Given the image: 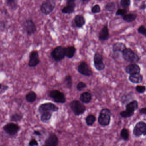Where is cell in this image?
<instances>
[{
  "label": "cell",
  "instance_id": "cell-1",
  "mask_svg": "<svg viewBox=\"0 0 146 146\" xmlns=\"http://www.w3.org/2000/svg\"><path fill=\"white\" fill-rule=\"evenodd\" d=\"M112 113L111 111L108 108L102 109L100 112L98 118L99 124L102 126H108L111 122Z\"/></svg>",
  "mask_w": 146,
  "mask_h": 146
},
{
  "label": "cell",
  "instance_id": "cell-2",
  "mask_svg": "<svg viewBox=\"0 0 146 146\" xmlns=\"http://www.w3.org/2000/svg\"><path fill=\"white\" fill-rule=\"evenodd\" d=\"M122 57L125 61L131 63H137L140 60L139 56L130 48H126L122 53Z\"/></svg>",
  "mask_w": 146,
  "mask_h": 146
},
{
  "label": "cell",
  "instance_id": "cell-3",
  "mask_svg": "<svg viewBox=\"0 0 146 146\" xmlns=\"http://www.w3.org/2000/svg\"><path fill=\"white\" fill-rule=\"evenodd\" d=\"M70 107L74 114L77 116L83 114L86 110L85 106L82 102L77 100L72 101L71 102L70 104Z\"/></svg>",
  "mask_w": 146,
  "mask_h": 146
},
{
  "label": "cell",
  "instance_id": "cell-4",
  "mask_svg": "<svg viewBox=\"0 0 146 146\" xmlns=\"http://www.w3.org/2000/svg\"><path fill=\"white\" fill-rule=\"evenodd\" d=\"M65 48L62 46L57 47L51 52V57L56 62L61 61L65 57Z\"/></svg>",
  "mask_w": 146,
  "mask_h": 146
},
{
  "label": "cell",
  "instance_id": "cell-5",
  "mask_svg": "<svg viewBox=\"0 0 146 146\" xmlns=\"http://www.w3.org/2000/svg\"><path fill=\"white\" fill-rule=\"evenodd\" d=\"M48 96L56 103H64L66 101L64 94L58 90H51L48 94Z\"/></svg>",
  "mask_w": 146,
  "mask_h": 146
},
{
  "label": "cell",
  "instance_id": "cell-6",
  "mask_svg": "<svg viewBox=\"0 0 146 146\" xmlns=\"http://www.w3.org/2000/svg\"><path fill=\"white\" fill-rule=\"evenodd\" d=\"M56 4L53 1H47L43 2L40 7V11L44 15H49L55 8Z\"/></svg>",
  "mask_w": 146,
  "mask_h": 146
},
{
  "label": "cell",
  "instance_id": "cell-7",
  "mask_svg": "<svg viewBox=\"0 0 146 146\" xmlns=\"http://www.w3.org/2000/svg\"><path fill=\"white\" fill-rule=\"evenodd\" d=\"M133 134L135 136L139 137L141 135H146V123L143 121L137 123L133 129Z\"/></svg>",
  "mask_w": 146,
  "mask_h": 146
},
{
  "label": "cell",
  "instance_id": "cell-8",
  "mask_svg": "<svg viewBox=\"0 0 146 146\" xmlns=\"http://www.w3.org/2000/svg\"><path fill=\"white\" fill-rule=\"evenodd\" d=\"M59 108L52 102H47L41 104L38 108V111L40 114L44 112H56L59 110Z\"/></svg>",
  "mask_w": 146,
  "mask_h": 146
},
{
  "label": "cell",
  "instance_id": "cell-9",
  "mask_svg": "<svg viewBox=\"0 0 146 146\" xmlns=\"http://www.w3.org/2000/svg\"><path fill=\"white\" fill-rule=\"evenodd\" d=\"M3 130L9 135L14 136L18 132L19 127L17 124L13 123H8L3 127Z\"/></svg>",
  "mask_w": 146,
  "mask_h": 146
},
{
  "label": "cell",
  "instance_id": "cell-10",
  "mask_svg": "<svg viewBox=\"0 0 146 146\" xmlns=\"http://www.w3.org/2000/svg\"><path fill=\"white\" fill-rule=\"evenodd\" d=\"M23 25L25 30L28 36H31L36 32V26L32 19L25 20Z\"/></svg>",
  "mask_w": 146,
  "mask_h": 146
},
{
  "label": "cell",
  "instance_id": "cell-11",
  "mask_svg": "<svg viewBox=\"0 0 146 146\" xmlns=\"http://www.w3.org/2000/svg\"><path fill=\"white\" fill-rule=\"evenodd\" d=\"M78 71L80 74L85 76L90 77L93 76V72L90 70L88 65L85 61H82L78 67Z\"/></svg>",
  "mask_w": 146,
  "mask_h": 146
},
{
  "label": "cell",
  "instance_id": "cell-12",
  "mask_svg": "<svg viewBox=\"0 0 146 146\" xmlns=\"http://www.w3.org/2000/svg\"><path fill=\"white\" fill-rule=\"evenodd\" d=\"M94 64L95 68L97 71H100L105 69V65L103 63V57L99 53H96L94 55Z\"/></svg>",
  "mask_w": 146,
  "mask_h": 146
},
{
  "label": "cell",
  "instance_id": "cell-13",
  "mask_svg": "<svg viewBox=\"0 0 146 146\" xmlns=\"http://www.w3.org/2000/svg\"><path fill=\"white\" fill-rule=\"evenodd\" d=\"M40 56L37 51H33L31 52L29 55V61L28 65L29 67H35L37 66L40 63Z\"/></svg>",
  "mask_w": 146,
  "mask_h": 146
},
{
  "label": "cell",
  "instance_id": "cell-14",
  "mask_svg": "<svg viewBox=\"0 0 146 146\" xmlns=\"http://www.w3.org/2000/svg\"><path fill=\"white\" fill-rule=\"evenodd\" d=\"M59 143V139L58 136L54 133L49 134L45 142L44 146H58Z\"/></svg>",
  "mask_w": 146,
  "mask_h": 146
},
{
  "label": "cell",
  "instance_id": "cell-15",
  "mask_svg": "<svg viewBox=\"0 0 146 146\" xmlns=\"http://www.w3.org/2000/svg\"><path fill=\"white\" fill-rule=\"evenodd\" d=\"M74 0H68L66 1V5L61 10L62 13L64 14H70L75 11L76 5Z\"/></svg>",
  "mask_w": 146,
  "mask_h": 146
},
{
  "label": "cell",
  "instance_id": "cell-16",
  "mask_svg": "<svg viewBox=\"0 0 146 146\" xmlns=\"http://www.w3.org/2000/svg\"><path fill=\"white\" fill-rule=\"evenodd\" d=\"M125 71L127 74L132 75L140 73L141 68L136 64H133L129 65L125 67Z\"/></svg>",
  "mask_w": 146,
  "mask_h": 146
},
{
  "label": "cell",
  "instance_id": "cell-17",
  "mask_svg": "<svg viewBox=\"0 0 146 146\" xmlns=\"http://www.w3.org/2000/svg\"><path fill=\"white\" fill-rule=\"evenodd\" d=\"M110 36L109 30L107 25H105L99 33V39L101 41H105L108 40Z\"/></svg>",
  "mask_w": 146,
  "mask_h": 146
},
{
  "label": "cell",
  "instance_id": "cell-18",
  "mask_svg": "<svg viewBox=\"0 0 146 146\" xmlns=\"http://www.w3.org/2000/svg\"><path fill=\"white\" fill-rule=\"evenodd\" d=\"M74 22L77 28H81L85 24L86 20L83 16L77 15L74 18Z\"/></svg>",
  "mask_w": 146,
  "mask_h": 146
},
{
  "label": "cell",
  "instance_id": "cell-19",
  "mask_svg": "<svg viewBox=\"0 0 146 146\" xmlns=\"http://www.w3.org/2000/svg\"><path fill=\"white\" fill-rule=\"evenodd\" d=\"M129 80L132 83L139 84L142 82L143 76L140 73L130 75Z\"/></svg>",
  "mask_w": 146,
  "mask_h": 146
},
{
  "label": "cell",
  "instance_id": "cell-20",
  "mask_svg": "<svg viewBox=\"0 0 146 146\" xmlns=\"http://www.w3.org/2000/svg\"><path fill=\"white\" fill-rule=\"evenodd\" d=\"M126 49V46L125 44L122 42H116L113 46V52L114 53H123L125 50Z\"/></svg>",
  "mask_w": 146,
  "mask_h": 146
},
{
  "label": "cell",
  "instance_id": "cell-21",
  "mask_svg": "<svg viewBox=\"0 0 146 146\" xmlns=\"http://www.w3.org/2000/svg\"><path fill=\"white\" fill-rule=\"evenodd\" d=\"M126 111L135 112L138 108V102L136 100L131 101L125 106Z\"/></svg>",
  "mask_w": 146,
  "mask_h": 146
},
{
  "label": "cell",
  "instance_id": "cell-22",
  "mask_svg": "<svg viewBox=\"0 0 146 146\" xmlns=\"http://www.w3.org/2000/svg\"><path fill=\"white\" fill-rule=\"evenodd\" d=\"M92 100V95L89 92H84L82 93L80 96V100L84 104H88Z\"/></svg>",
  "mask_w": 146,
  "mask_h": 146
},
{
  "label": "cell",
  "instance_id": "cell-23",
  "mask_svg": "<svg viewBox=\"0 0 146 146\" xmlns=\"http://www.w3.org/2000/svg\"><path fill=\"white\" fill-rule=\"evenodd\" d=\"M37 98V95L35 92L33 91L29 92L25 96V100L29 103H32L35 101Z\"/></svg>",
  "mask_w": 146,
  "mask_h": 146
},
{
  "label": "cell",
  "instance_id": "cell-24",
  "mask_svg": "<svg viewBox=\"0 0 146 146\" xmlns=\"http://www.w3.org/2000/svg\"><path fill=\"white\" fill-rule=\"evenodd\" d=\"M76 52V49L75 47H68L65 48V56L68 58H72L75 55Z\"/></svg>",
  "mask_w": 146,
  "mask_h": 146
},
{
  "label": "cell",
  "instance_id": "cell-25",
  "mask_svg": "<svg viewBox=\"0 0 146 146\" xmlns=\"http://www.w3.org/2000/svg\"><path fill=\"white\" fill-rule=\"evenodd\" d=\"M6 4L7 7L13 11H15L18 8V1L15 0H7L6 1Z\"/></svg>",
  "mask_w": 146,
  "mask_h": 146
},
{
  "label": "cell",
  "instance_id": "cell-26",
  "mask_svg": "<svg viewBox=\"0 0 146 146\" xmlns=\"http://www.w3.org/2000/svg\"><path fill=\"white\" fill-rule=\"evenodd\" d=\"M41 115V121L43 123H46L51 119L52 117L51 112H44Z\"/></svg>",
  "mask_w": 146,
  "mask_h": 146
},
{
  "label": "cell",
  "instance_id": "cell-27",
  "mask_svg": "<svg viewBox=\"0 0 146 146\" xmlns=\"http://www.w3.org/2000/svg\"><path fill=\"white\" fill-rule=\"evenodd\" d=\"M136 14L134 13H129L126 14L123 17V19L127 23H131L135 20L137 18Z\"/></svg>",
  "mask_w": 146,
  "mask_h": 146
},
{
  "label": "cell",
  "instance_id": "cell-28",
  "mask_svg": "<svg viewBox=\"0 0 146 146\" xmlns=\"http://www.w3.org/2000/svg\"><path fill=\"white\" fill-rule=\"evenodd\" d=\"M96 120V118L94 115L93 114H89L86 117L85 119L86 123L88 126H92Z\"/></svg>",
  "mask_w": 146,
  "mask_h": 146
},
{
  "label": "cell",
  "instance_id": "cell-29",
  "mask_svg": "<svg viewBox=\"0 0 146 146\" xmlns=\"http://www.w3.org/2000/svg\"><path fill=\"white\" fill-rule=\"evenodd\" d=\"M23 118V115H22L21 113H14L12 114L11 116V117H10V120L12 122H19V121L22 120Z\"/></svg>",
  "mask_w": 146,
  "mask_h": 146
},
{
  "label": "cell",
  "instance_id": "cell-30",
  "mask_svg": "<svg viewBox=\"0 0 146 146\" xmlns=\"http://www.w3.org/2000/svg\"><path fill=\"white\" fill-rule=\"evenodd\" d=\"M105 10L110 12H113L116 10V5L113 2H108L105 7Z\"/></svg>",
  "mask_w": 146,
  "mask_h": 146
},
{
  "label": "cell",
  "instance_id": "cell-31",
  "mask_svg": "<svg viewBox=\"0 0 146 146\" xmlns=\"http://www.w3.org/2000/svg\"><path fill=\"white\" fill-rule=\"evenodd\" d=\"M133 97V93L132 92L128 93V94H125L122 96L121 99V101L123 104L127 102L128 101H129L131 100Z\"/></svg>",
  "mask_w": 146,
  "mask_h": 146
},
{
  "label": "cell",
  "instance_id": "cell-32",
  "mask_svg": "<svg viewBox=\"0 0 146 146\" xmlns=\"http://www.w3.org/2000/svg\"><path fill=\"white\" fill-rule=\"evenodd\" d=\"M120 136L125 141H127L129 137V133L128 129L123 128L121 130L120 132Z\"/></svg>",
  "mask_w": 146,
  "mask_h": 146
},
{
  "label": "cell",
  "instance_id": "cell-33",
  "mask_svg": "<svg viewBox=\"0 0 146 146\" xmlns=\"http://www.w3.org/2000/svg\"><path fill=\"white\" fill-rule=\"evenodd\" d=\"M64 82L67 88L68 89L71 88L72 85V77L70 75L66 76L65 78Z\"/></svg>",
  "mask_w": 146,
  "mask_h": 146
},
{
  "label": "cell",
  "instance_id": "cell-34",
  "mask_svg": "<svg viewBox=\"0 0 146 146\" xmlns=\"http://www.w3.org/2000/svg\"><path fill=\"white\" fill-rule=\"evenodd\" d=\"M134 113H135V112L129 111L125 110V111H122L120 112L119 114L122 117L124 118H127L130 117H131V116H133Z\"/></svg>",
  "mask_w": 146,
  "mask_h": 146
},
{
  "label": "cell",
  "instance_id": "cell-35",
  "mask_svg": "<svg viewBox=\"0 0 146 146\" xmlns=\"http://www.w3.org/2000/svg\"><path fill=\"white\" fill-rule=\"evenodd\" d=\"M120 4L121 7L125 9L130 6L131 1L130 0H121Z\"/></svg>",
  "mask_w": 146,
  "mask_h": 146
},
{
  "label": "cell",
  "instance_id": "cell-36",
  "mask_svg": "<svg viewBox=\"0 0 146 146\" xmlns=\"http://www.w3.org/2000/svg\"><path fill=\"white\" fill-rule=\"evenodd\" d=\"M87 87V84L85 83L82 82H80L77 85L76 88L78 90L81 91Z\"/></svg>",
  "mask_w": 146,
  "mask_h": 146
},
{
  "label": "cell",
  "instance_id": "cell-37",
  "mask_svg": "<svg viewBox=\"0 0 146 146\" xmlns=\"http://www.w3.org/2000/svg\"><path fill=\"white\" fill-rule=\"evenodd\" d=\"M127 11L126 9H119L116 12V16H122L123 17L125 14H127Z\"/></svg>",
  "mask_w": 146,
  "mask_h": 146
},
{
  "label": "cell",
  "instance_id": "cell-38",
  "mask_svg": "<svg viewBox=\"0 0 146 146\" xmlns=\"http://www.w3.org/2000/svg\"><path fill=\"white\" fill-rule=\"evenodd\" d=\"M135 90L139 94H143L146 91V87L142 85H137L136 87Z\"/></svg>",
  "mask_w": 146,
  "mask_h": 146
},
{
  "label": "cell",
  "instance_id": "cell-39",
  "mask_svg": "<svg viewBox=\"0 0 146 146\" xmlns=\"http://www.w3.org/2000/svg\"><path fill=\"white\" fill-rule=\"evenodd\" d=\"M91 12L93 13H100L101 12V8L100 5H96L94 6L91 9Z\"/></svg>",
  "mask_w": 146,
  "mask_h": 146
},
{
  "label": "cell",
  "instance_id": "cell-40",
  "mask_svg": "<svg viewBox=\"0 0 146 146\" xmlns=\"http://www.w3.org/2000/svg\"><path fill=\"white\" fill-rule=\"evenodd\" d=\"M137 31L139 34L144 35V36H146V29L145 26L144 25H141L137 29Z\"/></svg>",
  "mask_w": 146,
  "mask_h": 146
},
{
  "label": "cell",
  "instance_id": "cell-41",
  "mask_svg": "<svg viewBox=\"0 0 146 146\" xmlns=\"http://www.w3.org/2000/svg\"><path fill=\"white\" fill-rule=\"evenodd\" d=\"M29 145V146H38L39 143L35 139H32L30 141Z\"/></svg>",
  "mask_w": 146,
  "mask_h": 146
},
{
  "label": "cell",
  "instance_id": "cell-42",
  "mask_svg": "<svg viewBox=\"0 0 146 146\" xmlns=\"http://www.w3.org/2000/svg\"><path fill=\"white\" fill-rule=\"evenodd\" d=\"M6 27V24L5 21H0V31H3L5 30Z\"/></svg>",
  "mask_w": 146,
  "mask_h": 146
},
{
  "label": "cell",
  "instance_id": "cell-43",
  "mask_svg": "<svg viewBox=\"0 0 146 146\" xmlns=\"http://www.w3.org/2000/svg\"><path fill=\"white\" fill-rule=\"evenodd\" d=\"M140 114H143V115H146V108L145 107L142 108L140 109L139 111Z\"/></svg>",
  "mask_w": 146,
  "mask_h": 146
},
{
  "label": "cell",
  "instance_id": "cell-44",
  "mask_svg": "<svg viewBox=\"0 0 146 146\" xmlns=\"http://www.w3.org/2000/svg\"><path fill=\"white\" fill-rule=\"evenodd\" d=\"M146 8V4L145 3H142V4L140 6V7H139V9L140 10H145Z\"/></svg>",
  "mask_w": 146,
  "mask_h": 146
},
{
  "label": "cell",
  "instance_id": "cell-45",
  "mask_svg": "<svg viewBox=\"0 0 146 146\" xmlns=\"http://www.w3.org/2000/svg\"><path fill=\"white\" fill-rule=\"evenodd\" d=\"M33 134L34 135H36V136H41L42 134L41 133V132H40L39 131L37 130H35L34 131V133Z\"/></svg>",
  "mask_w": 146,
  "mask_h": 146
},
{
  "label": "cell",
  "instance_id": "cell-46",
  "mask_svg": "<svg viewBox=\"0 0 146 146\" xmlns=\"http://www.w3.org/2000/svg\"><path fill=\"white\" fill-rule=\"evenodd\" d=\"M1 88H2V84H0V90L1 89Z\"/></svg>",
  "mask_w": 146,
  "mask_h": 146
}]
</instances>
